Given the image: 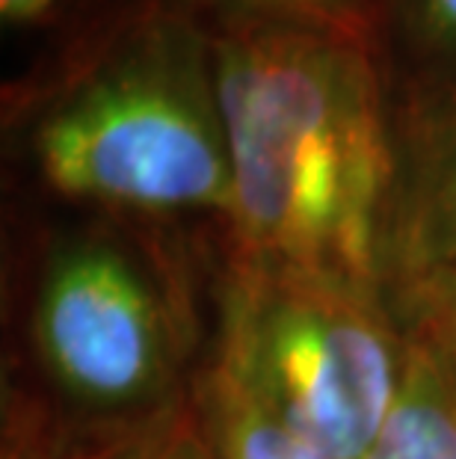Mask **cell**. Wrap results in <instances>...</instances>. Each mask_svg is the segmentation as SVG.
Segmentation results:
<instances>
[{
	"label": "cell",
	"instance_id": "obj_1",
	"mask_svg": "<svg viewBox=\"0 0 456 459\" xmlns=\"http://www.w3.org/2000/svg\"><path fill=\"white\" fill-rule=\"evenodd\" d=\"M235 258L383 285L394 143L367 42L276 22L213 39Z\"/></svg>",
	"mask_w": 456,
	"mask_h": 459
},
{
	"label": "cell",
	"instance_id": "obj_2",
	"mask_svg": "<svg viewBox=\"0 0 456 459\" xmlns=\"http://www.w3.org/2000/svg\"><path fill=\"white\" fill-rule=\"evenodd\" d=\"M33 158L56 193L142 213H228L213 39L187 18L133 24L45 107Z\"/></svg>",
	"mask_w": 456,
	"mask_h": 459
},
{
	"label": "cell",
	"instance_id": "obj_3",
	"mask_svg": "<svg viewBox=\"0 0 456 459\" xmlns=\"http://www.w3.org/2000/svg\"><path fill=\"white\" fill-rule=\"evenodd\" d=\"M217 370L317 454L365 459L400 397L406 335L376 281L231 255Z\"/></svg>",
	"mask_w": 456,
	"mask_h": 459
},
{
	"label": "cell",
	"instance_id": "obj_4",
	"mask_svg": "<svg viewBox=\"0 0 456 459\" xmlns=\"http://www.w3.org/2000/svg\"><path fill=\"white\" fill-rule=\"evenodd\" d=\"M33 344L54 385L95 412L158 406L181 347L176 311L151 270L107 234H77L51 249Z\"/></svg>",
	"mask_w": 456,
	"mask_h": 459
},
{
	"label": "cell",
	"instance_id": "obj_5",
	"mask_svg": "<svg viewBox=\"0 0 456 459\" xmlns=\"http://www.w3.org/2000/svg\"><path fill=\"white\" fill-rule=\"evenodd\" d=\"M456 270V86L424 99L394 145L383 281Z\"/></svg>",
	"mask_w": 456,
	"mask_h": 459
},
{
	"label": "cell",
	"instance_id": "obj_6",
	"mask_svg": "<svg viewBox=\"0 0 456 459\" xmlns=\"http://www.w3.org/2000/svg\"><path fill=\"white\" fill-rule=\"evenodd\" d=\"M365 459H456V400L409 338L400 397Z\"/></svg>",
	"mask_w": 456,
	"mask_h": 459
},
{
	"label": "cell",
	"instance_id": "obj_7",
	"mask_svg": "<svg viewBox=\"0 0 456 459\" xmlns=\"http://www.w3.org/2000/svg\"><path fill=\"white\" fill-rule=\"evenodd\" d=\"M199 412L219 459H329L261 415L217 368L205 379Z\"/></svg>",
	"mask_w": 456,
	"mask_h": 459
},
{
	"label": "cell",
	"instance_id": "obj_8",
	"mask_svg": "<svg viewBox=\"0 0 456 459\" xmlns=\"http://www.w3.org/2000/svg\"><path fill=\"white\" fill-rule=\"evenodd\" d=\"M388 288L394 290L403 335L430 359L456 400V270L397 279Z\"/></svg>",
	"mask_w": 456,
	"mask_h": 459
},
{
	"label": "cell",
	"instance_id": "obj_9",
	"mask_svg": "<svg viewBox=\"0 0 456 459\" xmlns=\"http://www.w3.org/2000/svg\"><path fill=\"white\" fill-rule=\"evenodd\" d=\"M74 459H219L202 412L172 409L131 438H116L95 454Z\"/></svg>",
	"mask_w": 456,
	"mask_h": 459
},
{
	"label": "cell",
	"instance_id": "obj_10",
	"mask_svg": "<svg viewBox=\"0 0 456 459\" xmlns=\"http://www.w3.org/2000/svg\"><path fill=\"white\" fill-rule=\"evenodd\" d=\"M231 13V22H276L329 30L367 42L362 0H205Z\"/></svg>",
	"mask_w": 456,
	"mask_h": 459
},
{
	"label": "cell",
	"instance_id": "obj_11",
	"mask_svg": "<svg viewBox=\"0 0 456 459\" xmlns=\"http://www.w3.org/2000/svg\"><path fill=\"white\" fill-rule=\"evenodd\" d=\"M400 9L418 42L456 56V0H400Z\"/></svg>",
	"mask_w": 456,
	"mask_h": 459
},
{
	"label": "cell",
	"instance_id": "obj_12",
	"mask_svg": "<svg viewBox=\"0 0 456 459\" xmlns=\"http://www.w3.org/2000/svg\"><path fill=\"white\" fill-rule=\"evenodd\" d=\"M56 0H0V15L6 24H27L42 18Z\"/></svg>",
	"mask_w": 456,
	"mask_h": 459
},
{
	"label": "cell",
	"instance_id": "obj_13",
	"mask_svg": "<svg viewBox=\"0 0 456 459\" xmlns=\"http://www.w3.org/2000/svg\"><path fill=\"white\" fill-rule=\"evenodd\" d=\"M4 459H60V456H51V454H42V451H36V445L33 447H27V445H6V451H4Z\"/></svg>",
	"mask_w": 456,
	"mask_h": 459
}]
</instances>
